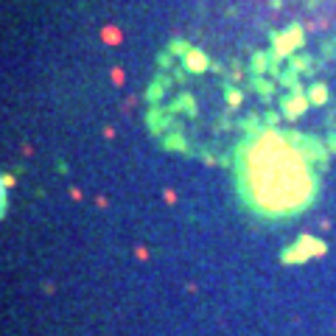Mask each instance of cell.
<instances>
[{
  "label": "cell",
  "mask_w": 336,
  "mask_h": 336,
  "mask_svg": "<svg viewBox=\"0 0 336 336\" xmlns=\"http://www.w3.org/2000/svg\"><path fill=\"white\" fill-rule=\"evenodd\" d=\"M238 191L261 216H291L308 208L316 174L303 140L283 132L255 135L236 157Z\"/></svg>",
  "instance_id": "1"
},
{
  "label": "cell",
  "mask_w": 336,
  "mask_h": 336,
  "mask_svg": "<svg viewBox=\"0 0 336 336\" xmlns=\"http://www.w3.org/2000/svg\"><path fill=\"white\" fill-rule=\"evenodd\" d=\"M261 11L277 20H303L308 25H328L336 20V0H255Z\"/></svg>",
  "instance_id": "2"
}]
</instances>
